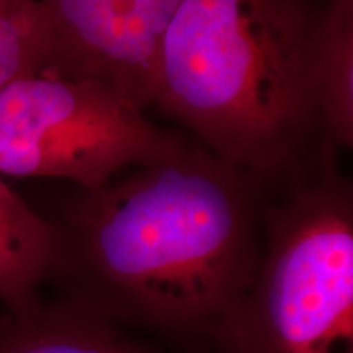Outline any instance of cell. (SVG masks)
Instances as JSON below:
<instances>
[{
  "mask_svg": "<svg viewBox=\"0 0 353 353\" xmlns=\"http://www.w3.org/2000/svg\"><path fill=\"white\" fill-rule=\"evenodd\" d=\"M54 260L50 219L33 211L0 175V303L6 311H23L38 301Z\"/></svg>",
  "mask_w": 353,
  "mask_h": 353,
  "instance_id": "52a82bcc",
  "label": "cell"
},
{
  "mask_svg": "<svg viewBox=\"0 0 353 353\" xmlns=\"http://www.w3.org/2000/svg\"><path fill=\"white\" fill-rule=\"evenodd\" d=\"M265 187L196 141L68 198L50 280L117 325L179 341L221 339L263 247Z\"/></svg>",
  "mask_w": 353,
  "mask_h": 353,
  "instance_id": "6da1fadb",
  "label": "cell"
},
{
  "mask_svg": "<svg viewBox=\"0 0 353 353\" xmlns=\"http://www.w3.org/2000/svg\"><path fill=\"white\" fill-rule=\"evenodd\" d=\"M180 0H38V76L100 85L143 110L156 103L162 48Z\"/></svg>",
  "mask_w": 353,
  "mask_h": 353,
  "instance_id": "5b68a950",
  "label": "cell"
},
{
  "mask_svg": "<svg viewBox=\"0 0 353 353\" xmlns=\"http://www.w3.org/2000/svg\"><path fill=\"white\" fill-rule=\"evenodd\" d=\"M182 139L107 88L32 76L0 90V175L94 188L151 164Z\"/></svg>",
  "mask_w": 353,
  "mask_h": 353,
  "instance_id": "277c9868",
  "label": "cell"
},
{
  "mask_svg": "<svg viewBox=\"0 0 353 353\" xmlns=\"http://www.w3.org/2000/svg\"><path fill=\"white\" fill-rule=\"evenodd\" d=\"M317 103L329 143L353 145V2H325L317 52Z\"/></svg>",
  "mask_w": 353,
  "mask_h": 353,
  "instance_id": "ba28073f",
  "label": "cell"
},
{
  "mask_svg": "<svg viewBox=\"0 0 353 353\" xmlns=\"http://www.w3.org/2000/svg\"><path fill=\"white\" fill-rule=\"evenodd\" d=\"M226 353H353V185L337 159L265 188L254 285Z\"/></svg>",
  "mask_w": 353,
  "mask_h": 353,
  "instance_id": "3957f363",
  "label": "cell"
},
{
  "mask_svg": "<svg viewBox=\"0 0 353 353\" xmlns=\"http://www.w3.org/2000/svg\"><path fill=\"white\" fill-rule=\"evenodd\" d=\"M325 2L180 0L156 103L265 188L337 157L317 103Z\"/></svg>",
  "mask_w": 353,
  "mask_h": 353,
  "instance_id": "7a4b0ae2",
  "label": "cell"
},
{
  "mask_svg": "<svg viewBox=\"0 0 353 353\" xmlns=\"http://www.w3.org/2000/svg\"><path fill=\"white\" fill-rule=\"evenodd\" d=\"M0 353H151L64 296L0 314Z\"/></svg>",
  "mask_w": 353,
  "mask_h": 353,
  "instance_id": "8992f818",
  "label": "cell"
},
{
  "mask_svg": "<svg viewBox=\"0 0 353 353\" xmlns=\"http://www.w3.org/2000/svg\"><path fill=\"white\" fill-rule=\"evenodd\" d=\"M43 68L38 0H0V90Z\"/></svg>",
  "mask_w": 353,
  "mask_h": 353,
  "instance_id": "9c48e42d",
  "label": "cell"
}]
</instances>
